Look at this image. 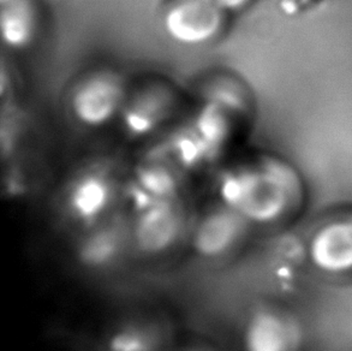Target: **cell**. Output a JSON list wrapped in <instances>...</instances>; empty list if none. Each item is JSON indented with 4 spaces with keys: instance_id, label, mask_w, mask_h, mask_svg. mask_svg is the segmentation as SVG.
<instances>
[{
    "instance_id": "2",
    "label": "cell",
    "mask_w": 352,
    "mask_h": 351,
    "mask_svg": "<svg viewBox=\"0 0 352 351\" xmlns=\"http://www.w3.org/2000/svg\"><path fill=\"white\" fill-rule=\"evenodd\" d=\"M125 188L122 189L115 176L101 167L77 175L67 185L58 200L54 214L58 223L72 237L122 211Z\"/></svg>"
},
{
    "instance_id": "3",
    "label": "cell",
    "mask_w": 352,
    "mask_h": 351,
    "mask_svg": "<svg viewBox=\"0 0 352 351\" xmlns=\"http://www.w3.org/2000/svg\"><path fill=\"white\" fill-rule=\"evenodd\" d=\"M72 238V257L87 275L113 273L136 255L129 209H122Z\"/></svg>"
},
{
    "instance_id": "16",
    "label": "cell",
    "mask_w": 352,
    "mask_h": 351,
    "mask_svg": "<svg viewBox=\"0 0 352 351\" xmlns=\"http://www.w3.org/2000/svg\"><path fill=\"white\" fill-rule=\"evenodd\" d=\"M171 351H221L217 348L210 347V345H204V344H195V345H188V347L177 348L175 347Z\"/></svg>"
},
{
    "instance_id": "1",
    "label": "cell",
    "mask_w": 352,
    "mask_h": 351,
    "mask_svg": "<svg viewBox=\"0 0 352 351\" xmlns=\"http://www.w3.org/2000/svg\"><path fill=\"white\" fill-rule=\"evenodd\" d=\"M220 202L254 226H281L303 213L309 190L303 172L289 158L260 153L225 172L218 183Z\"/></svg>"
},
{
    "instance_id": "6",
    "label": "cell",
    "mask_w": 352,
    "mask_h": 351,
    "mask_svg": "<svg viewBox=\"0 0 352 351\" xmlns=\"http://www.w3.org/2000/svg\"><path fill=\"white\" fill-rule=\"evenodd\" d=\"M129 90L115 70H98L83 77L72 89L70 109L78 123L87 128H102L122 114Z\"/></svg>"
},
{
    "instance_id": "15",
    "label": "cell",
    "mask_w": 352,
    "mask_h": 351,
    "mask_svg": "<svg viewBox=\"0 0 352 351\" xmlns=\"http://www.w3.org/2000/svg\"><path fill=\"white\" fill-rule=\"evenodd\" d=\"M226 14H234L247 9L254 0H215Z\"/></svg>"
},
{
    "instance_id": "10",
    "label": "cell",
    "mask_w": 352,
    "mask_h": 351,
    "mask_svg": "<svg viewBox=\"0 0 352 351\" xmlns=\"http://www.w3.org/2000/svg\"><path fill=\"white\" fill-rule=\"evenodd\" d=\"M178 104V96L173 87L162 82H154L129 93L120 120L124 133L133 140L148 138L162 128Z\"/></svg>"
},
{
    "instance_id": "13",
    "label": "cell",
    "mask_w": 352,
    "mask_h": 351,
    "mask_svg": "<svg viewBox=\"0 0 352 351\" xmlns=\"http://www.w3.org/2000/svg\"><path fill=\"white\" fill-rule=\"evenodd\" d=\"M202 101L218 105L239 122H247L254 114L252 90L237 77L229 75L210 78L202 89Z\"/></svg>"
},
{
    "instance_id": "9",
    "label": "cell",
    "mask_w": 352,
    "mask_h": 351,
    "mask_svg": "<svg viewBox=\"0 0 352 351\" xmlns=\"http://www.w3.org/2000/svg\"><path fill=\"white\" fill-rule=\"evenodd\" d=\"M173 328L162 315L133 314L116 320L96 339V351H171Z\"/></svg>"
},
{
    "instance_id": "5",
    "label": "cell",
    "mask_w": 352,
    "mask_h": 351,
    "mask_svg": "<svg viewBox=\"0 0 352 351\" xmlns=\"http://www.w3.org/2000/svg\"><path fill=\"white\" fill-rule=\"evenodd\" d=\"M252 228L237 211L219 202L194 220L188 241L202 262H221L241 251Z\"/></svg>"
},
{
    "instance_id": "12",
    "label": "cell",
    "mask_w": 352,
    "mask_h": 351,
    "mask_svg": "<svg viewBox=\"0 0 352 351\" xmlns=\"http://www.w3.org/2000/svg\"><path fill=\"white\" fill-rule=\"evenodd\" d=\"M0 33L11 50H23L33 43L38 30L34 0H0Z\"/></svg>"
},
{
    "instance_id": "14",
    "label": "cell",
    "mask_w": 352,
    "mask_h": 351,
    "mask_svg": "<svg viewBox=\"0 0 352 351\" xmlns=\"http://www.w3.org/2000/svg\"><path fill=\"white\" fill-rule=\"evenodd\" d=\"M238 122L234 114L218 105L202 101L190 124L210 151L219 158L232 138Z\"/></svg>"
},
{
    "instance_id": "7",
    "label": "cell",
    "mask_w": 352,
    "mask_h": 351,
    "mask_svg": "<svg viewBox=\"0 0 352 351\" xmlns=\"http://www.w3.org/2000/svg\"><path fill=\"white\" fill-rule=\"evenodd\" d=\"M228 16L215 0H168L162 10V27L182 46H204L219 36Z\"/></svg>"
},
{
    "instance_id": "4",
    "label": "cell",
    "mask_w": 352,
    "mask_h": 351,
    "mask_svg": "<svg viewBox=\"0 0 352 351\" xmlns=\"http://www.w3.org/2000/svg\"><path fill=\"white\" fill-rule=\"evenodd\" d=\"M130 213L136 257H160L171 253L189 240L195 220L182 196L154 201Z\"/></svg>"
},
{
    "instance_id": "8",
    "label": "cell",
    "mask_w": 352,
    "mask_h": 351,
    "mask_svg": "<svg viewBox=\"0 0 352 351\" xmlns=\"http://www.w3.org/2000/svg\"><path fill=\"white\" fill-rule=\"evenodd\" d=\"M307 257L315 270L329 277H352V209L326 219L310 235Z\"/></svg>"
},
{
    "instance_id": "11",
    "label": "cell",
    "mask_w": 352,
    "mask_h": 351,
    "mask_svg": "<svg viewBox=\"0 0 352 351\" xmlns=\"http://www.w3.org/2000/svg\"><path fill=\"white\" fill-rule=\"evenodd\" d=\"M302 343L298 323L273 307L254 310L243 328V351H300Z\"/></svg>"
}]
</instances>
